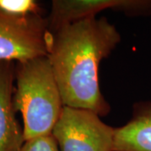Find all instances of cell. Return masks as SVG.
Here are the masks:
<instances>
[{"mask_svg":"<svg viewBox=\"0 0 151 151\" xmlns=\"http://www.w3.org/2000/svg\"><path fill=\"white\" fill-rule=\"evenodd\" d=\"M120 41L118 29L106 18L86 19L50 33L47 56L64 106L88 109L100 117L110 112L101 92L99 67Z\"/></svg>","mask_w":151,"mask_h":151,"instance_id":"6da1fadb","label":"cell"},{"mask_svg":"<svg viewBox=\"0 0 151 151\" xmlns=\"http://www.w3.org/2000/svg\"><path fill=\"white\" fill-rule=\"evenodd\" d=\"M14 107L21 113L24 140L51 134L64 107L47 55L15 63Z\"/></svg>","mask_w":151,"mask_h":151,"instance_id":"7a4b0ae2","label":"cell"},{"mask_svg":"<svg viewBox=\"0 0 151 151\" xmlns=\"http://www.w3.org/2000/svg\"><path fill=\"white\" fill-rule=\"evenodd\" d=\"M114 134L95 112L68 106L51 132L60 151H113Z\"/></svg>","mask_w":151,"mask_h":151,"instance_id":"3957f363","label":"cell"},{"mask_svg":"<svg viewBox=\"0 0 151 151\" xmlns=\"http://www.w3.org/2000/svg\"><path fill=\"white\" fill-rule=\"evenodd\" d=\"M50 36L42 15L17 17L0 10V61L24 62L47 55Z\"/></svg>","mask_w":151,"mask_h":151,"instance_id":"277c9868","label":"cell"},{"mask_svg":"<svg viewBox=\"0 0 151 151\" xmlns=\"http://www.w3.org/2000/svg\"><path fill=\"white\" fill-rule=\"evenodd\" d=\"M122 12L129 17L151 15V0H54L47 19L53 33L71 23L93 18L105 9Z\"/></svg>","mask_w":151,"mask_h":151,"instance_id":"5b68a950","label":"cell"},{"mask_svg":"<svg viewBox=\"0 0 151 151\" xmlns=\"http://www.w3.org/2000/svg\"><path fill=\"white\" fill-rule=\"evenodd\" d=\"M14 78L15 62L0 61V151H19L25 142L14 107Z\"/></svg>","mask_w":151,"mask_h":151,"instance_id":"8992f818","label":"cell"},{"mask_svg":"<svg viewBox=\"0 0 151 151\" xmlns=\"http://www.w3.org/2000/svg\"><path fill=\"white\" fill-rule=\"evenodd\" d=\"M113 151H151V101L135 103L131 119L115 128Z\"/></svg>","mask_w":151,"mask_h":151,"instance_id":"52a82bcc","label":"cell"},{"mask_svg":"<svg viewBox=\"0 0 151 151\" xmlns=\"http://www.w3.org/2000/svg\"><path fill=\"white\" fill-rule=\"evenodd\" d=\"M0 10L17 17L41 15L42 9L34 0H0Z\"/></svg>","mask_w":151,"mask_h":151,"instance_id":"ba28073f","label":"cell"},{"mask_svg":"<svg viewBox=\"0 0 151 151\" xmlns=\"http://www.w3.org/2000/svg\"><path fill=\"white\" fill-rule=\"evenodd\" d=\"M19 151H60L53 135L48 134L26 140Z\"/></svg>","mask_w":151,"mask_h":151,"instance_id":"9c48e42d","label":"cell"}]
</instances>
